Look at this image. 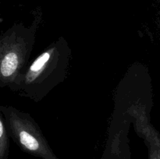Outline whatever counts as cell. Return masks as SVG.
<instances>
[{
  "label": "cell",
  "instance_id": "cell-2",
  "mask_svg": "<svg viewBox=\"0 0 160 159\" xmlns=\"http://www.w3.org/2000/svg\"><path fill=\"white\" fill-rule=\"evenodd\" d=\"M52 56V51H47L45 52L42 53L40 56L37 58L34 61L31 65L30 66L29 72H28V78L31 80H34L38 76L41 74L44 69L48 64V60Z\"/></svg>",
  "mask_w": 160,
  "mask_h": 159
},
{
  "label": "cell",
  "instance_id": "cell-4",
  "mask_svg": "<svg viewBox=\"0 0 160 159\" xmlns=\"http://www.w3.org/2000/svg\"><path fill=\"white\" fill-rule=\"evenodd\" d=\"M152 159H160V156H157V157H154Z\"/></svg>",
  "mask_w": 160,
  "mask_h": 159
},
{
  "label": "cell",
  "instance_id": "cell-3",
  "mask_svg": "<svg viewBox=\"0 0 160 159\" xmlns=\"http://www.w3.org/2000/svg\"><path fill=\"white\" fill-rule=\"evenodd\" d=\"M3 123L0 122V159H6L8 153V141Z\"/></svg>",
  "mask_w": 160,
  "mask_h": 159
},
{
  "label": "cell",
  "instance_id": "cell-1",
  "mask_svg": "<svg viewBox=\"0 0 160 159\" xmlns=\"http://www.w3.org/2000/svg\"><path fill=\"white\" fill-rule=\"evenodd\" d=\"M20 63V59L17 52L13 51H9L2 56L0 65L2 77L9 79L17 73Z\"/></svg>",
  "mask_w": 160,
  "mask_h": 159
}]
</instances>
